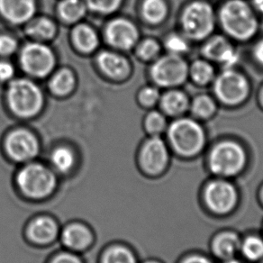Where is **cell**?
Instances as JSON below:
<instances>
[{"instance_id": "cell-30", "label": "cell", "mask_w": 263, "mask_h": 263, "mask_svg": "<svg viewBox=\"0 0 263 263\" xmlns=\"http://www.w3.org/2000/svg\"><path fill=\"white\" fill-rule=\"evenodd\" d=\"M164 46L168 53L182 56L190 50L189 39L184 34L172 33L164 42Z\"/></svg>"}, {"instance_id": "cell-16", "label": "cell", "mask_w": 263, "mask_h": 263, "mask_svg": "<svg viewBox=\"0 0 263 263\" xmlns=\"http://www.w3.org/2000/svg\"><path fill=\"white\" fill-rule=\"evenodd\" d=\"M106 37L111 45L128 50L137 42L138 31L133 23L125 19H116L106 27Z\"/></svg>"}, {"instance_id": "cell-26", "label": "cell", "mask_w": 263, "mask_h": 263, "mask_svg": "<svg viewBox=\"0 0 263 263\" xmlns=\"http://www.w3.org/2000/svg\"><path fill=\"white\" fill-rule=\"evenodd\" d=\"M190 108L195 117L208 119L216 112V101L208 95L197 96L190 103Z\"/></svg>"}, {"instance_id": "cell-32", "label": "cell", "mask_w": 263, "mask_h": 263, "mask_svg": "<svg viewBox=\"0 0 263 263\" xmlns=\"http://www.w3.org/2000/svg\"><path fill=\"white\" fill-rule=\"evenodd\" d=\"M145 126L147 131L153 136H159L162 132L167 128V121L165 118L164 114L160 113L158 111L151 112L146 117Z\"/></svg>"}, {"instance_id": "cell-27", "label": "cell", "mask_w": 263, "mask_h": 263, "mask_svg": "<svg viewBox=\"0 0 263 263\" xmlns=\"http://www.w3.org/2000/svg\"><path fill=\"white\" fill-rule=\"evenodd\" d=\"M58 10L65 21L75 22L84 15L85 6L81 0H62Z\"/></svg>"}, {"instance_id": "cell-22", "label": "cell", "mask_w": 263, "mask_h": 263, "mask_svg": "<svg viewBox=\"0 0 263 263\" xmlns=\"http://www.w3.org/2000/svg\"><path fill=\"white\" fill-rule=\"evenodd\" d=\"M241 242L237 235L233 233H223L214 241L213 249L216 255L223 259H231L240 249Z\"/></svg>"}, {"instance_id": "cell-11", "label": "cell", "mask_w": 263, "mask_h": 263, "mask_svg": "<svg viewBox=\"0 0 263 263\" xmlns=\"http://www.w3.org/2000/svg\"><path fill=\"white\" fill-rule=\"evenodd\" d=\"M59 241L63 249L82 254L95 245V232L86 222L73 220L62 227Z\"/></svg>"}, {"instance_id": "cell-43", "label": "cell", "mask_w": 263, "mask_h": 263, "mask_svg": "<svg viewBox=\"0 0 263 263\" xmlns=\"http://www.w3.org/2000/svg\"><path fill=\"white\" fill-rule=\"evenodd\" d=\"M143 263H159L158 261H156V260H154V259H148V260H146V261H144V262Z\"/></svg>"}, {"instance_id": "cell-44", "label": "cell", "mask_w": 263, "mask_h": 263, "mask_svg": "<svg viewBox=\"0 0 263 263\" xmlns=\"http://www.w3.org/2000/svg\"><path fill=\"white\" fill-rule=\"evenodd\" d=\"M260 102H261L263 106V88L262 89H261V93H260Z\"/></svg>"}, {"instance_id": "cell-14", "label": "cell", "mask_w": 263, "mask_h": 263, "mask_svg": "<svg viewBox=\"0 0 263 263\" xmlns=\"http://www.w3.org/2000/svg\"><path fill=\"white\" fill-rule=\"evenodd\" d=\"M201 50L205 60L218 63L223 69H234L240 60L233 44L222 35L209 37Z\"/></svg>"}, {"instance_id": "cell-13", "label": "cell", "mask_w": 263, "mask_h": 263, "mask_svg": "<svg viewBox=\"0 0 263 263\" xmlns=\"http://www.w3.org/2000/svg\"><path fill=\"white\" fill-rule=\"evenodd\" d=\"M168 161V148L159 136H153L143 143L139 154V164L144 173L157 175L164 171Z\"/></svg>"}, {"instance_id": "cell-38", "label": "cell", "mask_w": 263, "mask_h": 263, "mask_svg": "<svg viewBox=\"0 0 263 263\" xmlns=\"http://www.w3.org/2000/svg\"><path fill=\"white\" fill-rule=\"evenodd\" d=\"M13 66L7 62H0V81H8L14 75Z\"/></svg>"}, {"instance_id": "cell-29", "label": "cell", "mask_w": 263, "mask_h": 263, "mask_svg": "<svg viewBox=\"0 0 263 263\" xmlns=\"http://www.w3.org/2000/svg\"><path fill=\"white\" fill-rule=\"evenodd\" d=\"M26 32L30 36L38 39H49L54 34L55 26L53 23L48 19L39 18L30 23Z\"/></svg>"}, {"instance_id": "cell-9", "label": "cell", "mask_w": 263, "mask_h": 263, "mask_svg": "<svg viewBox=\"0 0 263 263\" xmlns=\"http://www.w3.org/2000/svg\"><path fill=\"white\" fill-rule=\"evenodd\" d=\"M62 227L54 216L39 214L31 217L24 228V236L30 245L45 248L59 241Z\"/></svg>"}, {"instance_id": "cell-42", "label": "cell", "mask_w": 263, "mask_h": 263, "mask_svg": "<svg viewBox=\"0 0 263 263\" xmlns=\"http://www.w3.org/2000/svg\"><path fill=\"white\" fill-rule=\"evenodd\" d=\"M224 263H240V261H238V260H236V259L231 258V259H227V261H226Z\"/></svg>"}, {"instance_id": "cell-8", "label": "cell", "mask_w": 263, "mask_h": 263, "mask_svg": "<svg viewBox=\"0 0 263 263\" xmlns=\"http://www.w3.org/2000/svg\"><path fill=\"white\" fill-rule=\"evenodd\" d=\"M190 66L179 55L168 53L157 59L151 69L155 84L162 88H176L189 78Z\"/></svg>"}, {"instance_id": "cell-6", "label": "cell", "mask_w": 263, "mask_h": 263, "mask_svg": "<svg viewBox=\"0 0 263 263\" xmlns=\"http://www.w3.org/2000/svg\"><path fill=\"white\" fill-rule=\"evenodd\" d=\"M214 93L220 102L234 106L245 102L248 98L250 85L243 74L234 69H224L215 78Z\"/></svg>"}, {"instance_id": "cell-15", "label": "cell", "mask_w": 263, "mask_h": 263, "mask_svg": "<svg viewBox=\"0 0 263 263\" xmlns=\"http://www.w3.org/2000/svg\"><path fill=\"white\" fill-rule=\"evenodd\" d=\"M206 204L214 212L224 214L234 209L237 202V192L233 185L223 180L210 183L205 192Z\"/></svg>"}, {"instance_id": "cell-25", "label": "cell", "mask_w": 263, "mask_h": 263, "mask_svg": "<svg viewBox=\"0 0 263 263\" xmlns=\"http://www.w3.org/2000/svg\"><path fill=\"white\" fill-rule=\"evenodd\" d=\"M73 39L75 44L81 51H94L99 44V38L95 31L85 25L78 26L74 29Z\"/></svg>"}, {"instance_id": "cell-24", "label": "cell", "mask_w": 263, "mask_h": 263, "mask_svg": "<svg viewBox=\"0 0 263 263\" xmlns=\"http://www.w3.org/2000/svg\"><path fill=\"white\" fill-rule=\"evenodd\" d=\"M143 15L151 24H159L167 17L168 6L165 0H144Z\"/></svg>"}, {"instance_id": "cell-7", "label": "cell", "mask_w": 263, "mask_h": 263, "mask_svg": "<svg viewBox=\"0 0 263 263\" xmlns=\"http://www.w3.org/2000/svg\"><path fill=\"white\" fill-rule=\"evenodd\" d=\"M246 163V154L241 145L232 141L216 144L209 155V167L220 176H233L241 172Z\"/></svg>"}, {"instance_id": "cell-10", "label": "cell", "mask_w": 263, "mask_h": 263, "mask_svg": "<svg viewBox=\"0 0 263 263\" xmlns=\"http://www.w3.org/2000/svg\"><path fill=\"white\" fill-rule=\"evenodd\" d=\"M5 151L9 160L19 165L34 161L40 152L36 137L25 129L12 132L5 142Z\"/></svg>"}, {"instance_id": "cell-41", "label": "cell", "mask_w": 263, "mask_h": 263, "mask_svg": "<svg viewBox=\"0 0 263 263\" xmlns=\"http://www.w3.org/2000/svg\"><path fill=\"white\" fill-rule=\"evenodd\" d=\"M251 6L254 9V11L263 15V0H252Z\"/></svg>"}, {"instance_id": "cell-19", "label": "cell", "mask_w": 263, "mask_h": 263, "mask_svg": "<svg viewBox=\"0 0 263 263\" xmlns=\"http://www.w3.org/2000/svg\"><path fill=\"white\" fill-rule=\"evenodd\" d=\"M161 109L164 115L179 117L190 109V102L185 92L179 89H172L166 92L160 99Z\"/></svg>"}, {"instance_id": "cell-4", "label": "cell", "mask_w": 263, "mask_h": 263, "mask_svg": "<svg viewBox=\"0 0 263 263\" xmlns=\"http://www.w3.org/2000/svg\"><path fill=\"white\" fill-rule=\"evenodd\" d=\"M167 133L173 149L185 157L196 155L205 146L204 128L193 118H177L170 124Z\"/></svg>"}, {"instance_id": "cell-21", "label": "cell", "mask_w": 263, "mask_h": 263, "mask_svg": "<svg viewBox=\"0 0 263 263\" xmlns=\"http://www.w3.org/2000/svg\"><path fill=\"white\" fill-rule=\"evenodd\" d=\"M100 69L109 77L122 79L129 72V65L125 59L111 51H102L98 58Z\"/></svg>"}, {"instance_id": "cell-31", "label": "cell", "mask_w": 263, "mask_h": 263, "mask_svg": "<svg viewBox=\"0 0 263 263\" xmlns=\"http://www.w3.org/2000/svg\"><path fill=\"white\" fill-rule=\"evenodd\" d=\"M241 252L249 260H258L263 258V240L251 236L241 243Z\"/></svg>"}, {"instance_id": "cell-36", "label": "cell", "mask_w": 263, "mask_h": 263, "mask_svg": "<svg viewBox=\"0 0 263 263\" xmlns=\"http://www.w3.org/2000/svg\"><path fill=\"white\" fill-rule=\"evenodd\" d=\"M161 95L157 88L154 87H147L143 88L140 94V100L144 106H151L160 101Z\"/></svg>"}, {"instance_id": "cell-20", "label": "cell", "mask_w": 263, "mask_h": 263, "mask_svg": "<svg viewBox=\"0 0 263 263\" xmlns=\"http://www.w3.org/2000/svg\"><path fill=\"white\" fill-rule=\"evenodd\" d=\"M99 263H138L136 253L123 242H112L100 252Z\"/></svg>"}, {"instance_id": "cell-12", "label": "cell", "mask_w": 263, "mask_h": 263, "mask_svg": "<svg viewBox=\"0 0 263 263\" xmlns=\"http://www.w3.org/2000/svg\"><path fill=\"white\" fill-rule=\"evenodd\" d=\"M20 62L23 69L34 77H44L55 64L54 55L44 44H30L23 49Z\"/></svg>"}, {"instance_id": "cell-18", "label": "cell", "mask_w": 263, "mask_h": 263, "mask_svg": "<svg viewBox=\"0 0 263 263\" xmlns=\"http://www.w3.org/2000/svg\"><path fill=\"white\" fill-rule=\"evenodd\" d=\"M49 166L59 177L70 176L77 166L76 154L69 147H56L50 154Z\"/></svg>"}, {"instance_id": "cell-1", "label": "cell", "mask_w": 263, "mask_h": 263, "mask_svg": "<svg viewBox=\"0 0 263 263\" xmlns=\"http://www.w3.org/2000/svg\"><path fill=\"white\" fill-rule=\"evenodd\" d=\"M59 177L49 165L30 161L20 165L14 175V186L26 201H47L59 187Z\"/></svg>"}, {"instance_id": "cell-2", "label": "cell", "mask_w": 263, "mask_h": 263, "mask_svg": "<svg viewBox=\"0 0 263 263\" xmlns=\"http://www.w3.org/2000/svg\"><path fill=\"white\" fill-rule=\"evenodd\" d=\"M217 20L228 36L246 42L255 36L259 20L252 6L245 0H228L220 8Z\"/></svg>"}, {"instance_id": "cell-23", "label": "cell", "mask_w": 263, "mask_h": 263, "mask_svg": "<svg viewBox=\"0 0 263 263\" xmlns=\"http://www.w3.org/2000/svg\"><path fill=\"white\" fill-rule=\"evenodd\" d=\"M189 76L198 86H206L216 78V71L208 60H197L190 66Z\"/></svg>"}, {"instance_id": "cell-28", "label": "cell", "mask_w": 263, "mask_h": 263, "mask_svg": "<svg viewBox=\"0 0 263 263\" xmlns=\"http://www.w3.org/2000/svg\"><path fill=\"white\" fill-rule=\"evenodd\" d=\"M74 78L70 70H62L55 74L50 82V88L55 94L64 95L73 88Z\"/></svg>"}, {"instance_id": "cell-45", "label": "cell", "mask_w": 263, "mask_h": 263, "mask_svg": "<svg viewBox=\"0 0 263 263\" xmlns=\"http://www.w3.org/2000/svg\"><path fill=\"white\" fill-rule=\"evenodd\" d=\"M262 198H263V190H262Z\"/></svg>"}, {"instance_id": "cell-37", "label": "cell", "mask_w": 263, "mask_h": 263, "mask_svg": "<svg viewBox=\"0 0 263 263\" xmlns=\"http://www.w3.org/2000/svg\"><path fill=\"white\" fill-rule=\"evenodd\" d=\"M17 44L14 38L8 35L0 36V55L8 56L15 52Z\"/></svg>"}, {"instance_id": "cell-39", "label": "cell", "mask_w": 263, "mask_h": 263, "mask_svg": "<svg viewBox=\"0 0 263 263\" xmlns=\"http://www.w3.org/2000/svg\"><path fill=\"white\" fill-rule=\"evenodd\" d=\"M252 54L254 57V60L258 62L259 64L263 66V39L259 41L257 44L254 45Z\"/></svg>"}, {"instance_id": "cell-40", "label": "cell", "mask_w": 263, "mask_h": 263, "mask_svg": "<svg viewBox=\"0 0 263 263\" xmlns=\"http://www.w3.org/2000/svg\"><path fill=\"white\" fill-rule=\"evenodd\" d=\"M182 263H212L209 259L202 256H190L187 259H185Z\"/></svg>"}, {"instance_id": "cell-35", "label": "cell", "mask_w": 263, "mask_h": 263, "mask_svg": "<svg viewBox=\"0 0 263 263\" xmlns=\"http://www.w3.org/2000/svg\"><path fill=\"white\" fill-rule=\"evenodd\" d=\"M47 263H85L81 254L63 249L55 252L48 259Z\"/></svg>"}, {"instance_id": "cell-17", "label": "cell", "mask_w": 263, "mask_h": 263, "mask_svg": "<svg viewBox=\"0 0 263 263\" xmlns=\"http://www.w3.org/2000/svg\"><path fill=\"white\" fill-rule=\"evenodd\" d=\"M34 11V0H0V13L9 22H26L33 16Z\"/></svg>"}, {"instance_id": "cell-34", "label": "cell", "mask_w": 263, "mask_h": 263, "mask_svg": "<svg viewBox=\"0 0 263 263\" xmlns=\"http://www.w3.org/2000/svg\"><path fill=\"white\" fill-rule=\"evenodd\" d=\"M160 51H161L160 44H158L156 41L151 40V39L143 41V43L140 44L137 49V53L140 57L146 61L157 58Z\"/></svg>"}, {"instance_id": "cell-33", "label": "cell", "mask_w": 263, "mask_h": 263, "mask_svg": "<svg viewBox=\"0 0 263 263\" xmlns=\"http://www.w3.org/2000/svg\"><path fill=\"white\" fill-rule=\"evenodd\" d=\"M122 0H87L89 8L100 14H110L119 8Z\"/></svg>"}, {"instance_id": "cell-5", "label": "cell", "mask_w": 263, "mask_h": 263, "mask_svg": "<svg viewBox=\"0 0 263 263\" xmlns=\"http://www.w3.org/2000/svg\"><path fill=\"white\" fill-rule=\"evenodd\" d=\"M8 101L12 111L17 116L32 117L43 106V94L33 81L15 80L8 88Z\"/></svg>"}, {"instance_id": "cell-3", "label": "cell", "mask_w": 263, "mask_h": 263, "mask_svg": "<svg viewBox=\"0 0 263 263\" xmlns=\"http://www.w3.org/2000/svg\"><path fill=\"white\" fill-rule=\"evenodd\" d=\"M217 15L212 5L202 0L191 2L183 9L180 26L189 40H206L216 28Z\"/></svg>"}]
</instances>
